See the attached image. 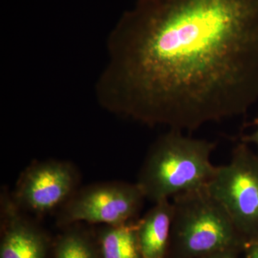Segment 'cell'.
Returning <instances> with one entry per match:
<instances>
[{
	"mask_svg": "<svg viewBox=\"0 0 258 258\" xmlns=\"http://www.w3.org/2000/svg\"><path fill=\"white\" fill-rule=\"evenodd\" d=\"M80 174L66 161H35L20 176L11 196L28 215L57 213L79 189Z\"/></svg>",
	"mask_w": 258,
	"mask_h": 258,
	"instance_id": "cell-6",
	"label": "cell"
},
{
	"mask_svg": "<svg viewBox=\"0 0 258 258\" xmlns=\"http://www.w3.org/2000/svg\"><path fill=\"white\" fill-rule=\"evenodd\" d=\"M68 226V230L56 243L55 258H98L91 240L77 227Z\"/></svg>",
	"mask_w": 258,
	"mask_h": 258,
	"instance_id": "cell-10",
	"label": "cell"
},
{
	"mask_svg": "<svg viewBox=\"0 0 258 258\" xmlns=\"http://www.w3.org/2000/svg\"><path fill=\"white\" fill-rule=\"evenodd\" d=\"M146 200L137 183L107 181L79 188L56 213L60 227L88 222L103 225L130 223Z\"/></svg>",
	"mask_w": 258,
	"mask_h": 258,
	"instance_id": "cell-5",
	"label": "cell"
},
{
	"mask_svg": "<svg viewBox=\"0 0 258 258\" xmlns=\"http://www.w3.org/2000/svg\"><path fill=\"white\" fill-rule=\"evenodd\" d=\"M243 251L246 258H258V240L246 244Z\"/></svg>",
	"mask_w": 258,
	"mask_h": 258,
	"instance_id": "cell-11",
	"label": "cell"
},
{
	"mask_svg": "<svg viewBox=\"0 0 258 258\" xmlns=\"http://www.w3.org/2000/svg\"><path fill=\"white\" fill-rule=\"evenodd\" d=\"M171 201L172 222L166 258H206L244 250L245 242L206 186L180 194Z\"/></svg>",
	"mask_w": 258,
	"mask_h": 258,
	"instance_id": "cell-3",
	"label": "cell"
},
{
	"mask_svg": "<svg viewBox=\"0 0 258 258\" xmlns=\"http://www.w3.org/2000/svg\"><path fill=\"white\" fill-rule=\"evenodd\" d=\"M206 187L225 208L246 244L258 240V155L247 143L236 146L230 161L217 166Z\"/></svg>",
	"mask_w": 258,
	"mask_h": 258,
	"instance_id": "cell-4",
	"label": "cell"
},
{
	"mask_svg": "<svg viewBox=\"0 0 258 258\" xmlns=\"http://www.w3.org/2000/svg\"><path fill=\"white\" fill-rule=\"evenodd\" d=\"M103 108L192 132L258 101V0H137L112 30Z\"/></svg>",
	"mask_w": 258,
	"mask_h": 258,
	"instance_id": "cell-1",
	"label": "cell"
},
{
	"mask_svg": "<svg viewBox=\"0 0 258 258\" xmlns=\"http://www.w3.org/2000/svg\"><path fill=\"white\" fill-rule=\"evenodd\" d=\"M216 144L170 130L151 146L137 184L154 203L205 187L215 175L211 161Z\"/></svg>",
	"mask_w": 258,
	"mask_h": 258,
	"instance_id": "cell-2",
	"label": "cell"
},
{
	"mask_svg": "<svg viewBox=\"0 0 258 258\" xmlns=\"http://www.w3.org/2000/svg\"><path fill=\"white\" fill-rule=\"evenodd\" d=\"M99 242L101 258H142L137 223L103 225Z\"/></svg>",
	"mask_w": 258,
	"mask_h": 258,
	"instance_id": "cell-9",
	"label": "cell"
},
{
	"mask_svg": "<svg viewBox=\"0 0 258 258\" xmlns=\"http://www.w3.org/2000/svg\"><path fill=\"white\" fill-rule=\"evenodd\" d=\"M236 254L233 252H224L212 254L206 258H236Z\"/></svg>",
	"mask_w": 258,
	"mask_h": 258,
	"instance_id": "cell-13",
	"label": "cell"
},
{
	"mask_svg": "<svg viewBox=\"0 0 258 258\" xmlns=\"http://www.w3.org/2000/svg\"><path fill=\"white\" fill-rule=\"evenodd\" d=\"M256 128L254 131L253 133L250 135L247 136L242 138V142H246V143H252L256 146L257 149V155H258V119L256 120Z\"/></svg>",
	"mask_w": 258,
	"mask_h": 258,
	"instance_id": "cell-12",
	"label": "cell"
},
{
	"mask_svg": "<svg viewBox=\"0 0 258 258\" xmlns=\"http://www.w3.org/2000/svg\"><path fill=\"white\" fill-rule=\"evenodd\" d=\"M172 215L171 201L164 200L154 203V206L137 222L142 258L167 257Z\"/></svg>",
	"mask_w": 258,
	"mask_h": 258,
	"instance_id": "cell-8",
	"label": "cell"
},
{
	"mask_svg": "<svg viewBox=\"0 0 258 258\" xmlns=\"http://www.w3.org/2000/svg\"><path fill=\"white\" fill-rule=\"evenodd\" d=\"M0 258H46L47 236L30 215L19 208L6 189L0 196Z\"/></svg>",
	"mask_w": 258,
	"mask_h": 258,
	"instance_id": "cell-7",
	"label": "cell"
}]
</instances>
